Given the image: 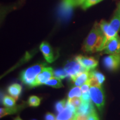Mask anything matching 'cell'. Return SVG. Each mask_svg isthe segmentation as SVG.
Masks as SVG:
<instances>
[{
	"mask_svg": "<svg viewBox=\"0 0 120 120\" xmlns=\"http://www.w3.org/2000/svg\"><path fill=\"white\" fill-rule=\"evenodd\" d=\"M104 35L100 25L95 22L83 43L82 49L86 52L101 51Z\"/></svg>",
	"mask_w": 120,
	"mask_h": 120,
	"instance_id": "cell-1",
	"label": "cell"
},
{
	"mask_svg": "<svg viewBox=\"0 0 120 120\" xmlns=\"http://www.w3.org/2000/svg\"><path fill=\"white\" fill-rule=\"evenodd\" d=\"M46 64H36L29 67L21 73L20 79L24 84L31 86L38 75L45 67Z\"/></svg>",
	"mask_w": 120,
	"mask_h": 120,
	"instance_id": "cell-2",
	"label": "cell"
},
{
	"mask_svg": "<svg viewBox=\"0 0 120 120\" xmlns=\"http://www.w3.org/2000/svg\"><path fill=\"white\" fill-rule=\"evenodd\" d=\"M89 92L92 101L96 105L99 110L101 111L105 103V93L102 85L90 87Z\"/></svg>",
	"mask_w": 120,
	"mask_h": 120,
	"instance_id": "cell-3",
	"label": "cell"
},
{
	"mask_svg": "<svg viewBox=\"0 0 120 120\" xmlns=\"http://www.w3.org/2000/svg\"><path fill=\"white\" fill-rule=\"evenodd\" d=\"M99 25H100V27H101L103 35H104V41H103L102 47L101 49V51H103L108 42L115 37H116L118 34V32H117L110 26L109 22H107L104 19H102L99 23Z\"/></svg>",
	"mask_w": 120,
	"mask_h": 120,
	"instance_id": "cell-4",
	"label": "cell"
},
{
	"mask_svg": "<svg viewBox=\"0 0 120 120\" xmlns=\"http://www.w3.org/2000/svg\"><path fill=\"white\" fill-rule=\"evenodd\" d=\"M53 76L54 72L51 67H45L36 78L35 80L31 87H35L40 86L41 85H45V83L49 79L53 77Z\"/></svg>",
	"mask_w": 120,
	"mask_h": 120,
	"instance_id": "cell-5",
	"label": "cell"
},
{
	"mask_svg": "<svg viewBox=\"0 0 120 120\" xmlns=\"http://www.w3.org/2000/svg\"><path fill=\"white\" fill-rule=\"evenodd\" d=\"M64 70L67 73L68 76L72 80L79 73L87 71L77 61H72L67 63L64 67Z\"/></svg>",
	"mask_w": 120,
	"mask_h": 120,
	"instance_id": "cell-6",
	"label": "cell"
},
{
	"mask_svg": "<svg viewBox=\"0 0 120 120\" xmlns=\"http://www.w3.org/2000/svg\"><path fill=\"white\" fill-rule=\"evenodd\" d=\"M103 64L106 68L111 71H115L120 67V54H112L105 57Z\"/></svg>",
	"mask_w": 120,
	"mask_h": 120,
	"instance_id": "cell-7",
	"label": "cell"
},
{
	"mask_svg": "<svg viewBox=\"0 0 120 120\" xmlns=\"http://www.w3.org/2000/svg\"><path fill=\"white\" fill-rule=\"evenodd\" d=\"M75 60L77 61L83 68L88 71L94 70L97 66L98 64V61L92 57L79 55L75 57Z\"/></svg>",
	"mask_w": 120,
	"mask_h": 120,
	"instance_id": "cell-8",
	"label": "cell"
},
{
	"mask_svg": "<svg viewBox=\"0 0 120 120\" xmlns=\"http://www.w3.org/2000/svg\"><path fill=\"white\" fill-rule=\"evenodd\" d=\"M104 53L108 55L120 54V37L117 35L109 41L103 49Z\"/></svg>",
	"mask_w": 120,
	"mask_h": 120,
	"instance_id": "cell-9",
	"label": "cell"
},
{
	"mask_svg": "<svg viewBox=\"0 0 120 120\" xmlns=\"http://www.w3.org/2000/svg\"><path fill=\"white\" fill-rule=\"evenodd\" d=\"M76 116V109L67 102L66 107L62 111L58 113L56 120H72Z\"/></svg>",
	"mask_w": 120,
	"mask_h": 120,
	"instance_id": "cell-10",
	"label": "cell"
},
{
	"mask_svg": "<svg viewBox=\"0 0 120 120\" xmlns=\"http://www.w3.org/2000/svg\"><path fill=\"white\" fill-rule=\"evenodd\" d=\"M76 6L77 5L75 0H63L60 7V15L64 17H68Z\"/></svg>",
	"mask_w": 120,
	"mask_h": 120,
	"instance_id": "cell-11",
	"label": "cell"
},
{
	"mask_svg": "<svg viewBox=\"0 0 120 120\" xmlns=\"http://www.w3.org/2000/svg\"><path fill=\"white\" fill-rule=\"evenodd\" d=\"M40 49L43 57L48 63H52L55 60L53 53L50 45L47 42H43L40 45Z\"/></svg>",
	"mask_w": 120,
	"mask_h": 120,
	"instance_id": "cell-12",
	"label": "cell"
},
{
	"mask_svg": "<svg viewBox=\"0 0 120 120\" xmlns=\"http://www.w3.org/2000/svg\"><path fill=\"white\" fill-rule=\"evenodd\" d=\"M95 110L92 102H82L79 107L76 109V115H89Z\"/></svg>",
	"mask_w": 120,
	"mask_h": 120,
	"instance_id": "cell-13",
	"label": "cell"
},
{
	"mask_svg": "<svg viewBox=\"0 0 120 120\" xmlns=\"http://www.w3.org/2000/svg\"><path fill=\"white\" fill-rule=\"evenodd\" d=\"M109 23L117 32H119L120 30V7L118 5Z\"/></svg>",
	"mask_w": 120,
	"mask_h": 120,
	"instance_id": "cell-14",
	"label": "cell"
},
{
	"mask_svg": "<svg viewBox=\"0 0 120 120\" xmlns=\"http://www.w3.org/2000/svg\"><path fill=\"white\" fill-rule=\"evenodd\" d=\"M90 71L87 70V71L82 72L77 75L76 77L72 79V81L74 82L75 85L76 86L81 87L85 83H86L87 81L88 77H89Z\"/></svg>",
	"mask_w": 120,
	"mask_h": 120,
	"instance_id": "cell-15",
	"label": "cell"
},
{
	"mask_svg": "<svg viewBox=\"0 0 120 120\" xmlns=\"http://www.w3.org/2000/svg\"><path fill=\"white\" fill-rule=\"evenodd\" d=\"M8 94L15 100H17L22 91V87L18 83H14L10 85L7 89Z\"/></svg>",
	"mask_w": 120,
	"mask_h": 120,
	"instance_id": "cell-16",
	"label": "cell"
},
{
	"mask_svg": "<svg viewBox=\"0 0 120 120\" xmlns=\"http://www.w3.org/2000/svg\"><path fill=\"white\" fill-rule=\"evenodd\" d=\"M45 85H47V86H51L52 87L56 88H61L64 87L61 79H58V78L56 77H52L51 79H49L48 81L46 82V83H45Z\"/></svg>",
	"mask_w": 120,
	"mask_h": 120,
	"instance_id": "cell-17",
	"label": "cell"
},
{
	"mask_svg": "<svg viewBox=\"0 0 120 120\" xmlns=\"http://www.w3.org/2000/svg\"><path fill=\"white\" fill-rule=\"evenodd\" d=\"M19 108V107H16V106L12 108H1L0 109V117L2 118L3 117L6 116V115L15 113L17 111Z\"/></svg>",
	"mask_w": 120,
	"mask_h": 120,
	"instance_id": "cell-18",
	"label": "cell"
},
{
	"mask_svg": "<svg viewBox=\"0 0 120 120\" xmlns=\"http://www.w3.org/2000/svg\"><path fill=\"white\" fill-rule=\"evenodd\" d=\"M3 104L6 107H14L16 106L15 99L10 96H5L3 98Z\"/></svg>",
	"mask_w": 120,
	"mask_h": 120,
	"instance_id": "cell-19",
	"label": "cell"
},
{
	"mask_svg": "<svg viewBox=\"0 0 120 120\" xmlns=\"http://www.w3.org/2000/svg\"><path fill=\"white\" fill-rule=\"evenodd\" d=\"M103 0H85L81 4V7L83 10H85L94 6L98 3L102 2Z\"/></svg>",
	"mask_w": 120,
	"mask_h": 120,
	"instance_id": "cell-20",
	"label": "cell"
},
{
	"mask_svg": "<svg viewBox=\"0 0 120 120\" xmlns=\"http://www.w3.org/2000/svg\"><path fill=\"white\" fill-rule=\"evenodd\" d=\"M82 91L81 89V87L76 86L73 87L70 90V91L68 93V98H73L75 97H81L82 96Z\"/></svg>",
	"mask_w": 120,
	"mask_h": 120,
	"instance_id": "cell-21",
	"label": "cell"
},
{
	"mask_svg": "<svg viewBox=\"0 0 120 120\" xmlns=\"http://www.w3.org/2000/svg\"><path fill=\"white\" fill-rule=\"evenodd\" d=\"M67 102H68L69 104L73 106L76 109L79 107V106L81 105L82 103V100L81 97H73V98H68Z\"/></svg>",
	"mask_w": 120,
	"mask_h": 120,
	"instance_id": "cell-22",
	"label": "cell"
},
{
	"mask_svg": "<svg viewBox=\"0 0 120 120\" xmlns=\"http://www.w3.org/2000/svg\"><path fill=\"white\" fill-rule=\"evenodd\" d=\"M87 82L89 84L90 87L98 86L102 85L100 83V82H99L98 79H97V77L91 72V71H90L89 77H88V79Z\"/></svg>",
	"mask_w": 120,
	"mask_h": 120,
	"instance_id": "cell-23",
	"label": "cell"
},
{
	"mask_svg": "<svg viewBox=\"0 0 120 120\" xmlns=\"http://www.w3.org/2000/svg\"><path fill=\"white\" fill-rule=\"evenodd\" d=\"M41 103V99L36 96H31L28 99V103L31 107H37L39 106Z\"/></svg>",
	"mask_w": 120,
	"mask_h": 120,
	"instance_id": "cell-24",
	"label": "cell"
},
{
	"mask_svg": "<svg viewBox=\"0 0 120 120\" xmlns=\"http://www.w3.org/2000/svg\"><path fill=\"white\" fill-rule=\"evenodd\" d=\"M67 102L66 100H61V101H58V102H57L56 105V110L58 113H60L61 111H62L64 109V108L66 107V106Z\"/></svg>",
	"mask_w": 120,
	"mask_h": 120,
	"instance_id": "cell-25",
	"label": "cell"
},
{
	"mask_svg": "<svg viewBox=\"0 0 120 120\" xmlns=\"http://www.w3.org/2000/svg\"><path fill=\"white\" fill-rule=\"evenodd\" d=\"M54 76L60 79H64L68 76L67 73L64 70H57L54 72Z\"/></svg>",
	"mask_w": 120,
	"mask_h": 120,
	"instance_id": "cell-26",
	"label": "cell"
},
{
	"mask_svg": "<svg viewBox=\"0 0 120 120\" xmlns=\"http://www.w3.org/2000/svg\"><path fill=\"white\" fill-rule=\"evenodd\" d=\"M91 72L97 77V79H98L99 82H100V83H101V85L103 83V82L105 81V77L104 75H103L102 73L100 72H98V71H95V70H94V71H91Z\"/></svg>",
	"mask_w": 120,
	"mask_h": 120,
	"instance_id": "cell-27",
	"label": "cell"
},
{
	"mask_svg": "<svg viewBox=\"0 0 120 120\" xmlns=\"http://www.w3.org/2000/svg\"><path fill=\"white\" fill-rule=\"evenodd\" d=\"M81 98L82 100V102H90L91 101V97L90 95V92L84 93V94H82Z\"/></svg>",
	"mask_w": 120,
	"mask_h": 120,
	"instance_id": "cell-28",
	"label": "cell"
},
{
	"mask_svg": "<svg viewBox=\"0 0 120 120\" xmlns=\"http://www.w3.org/2000/svg\"><path fill=\"white\" fill-rule=\"evenodd\" d=\"M88 120H100L96 112V110H94L92 113L88 115Z\"/></svg>",
	"mask_w": 120,
	"mask_h": 120,
	"instance_id": "cell-29",
	"label": "cell"
},
{
	"mask_svg": "<svg viewBox=\"0 0 120 120\" xmlns=\"http://www.w3.org/2000/svg\"><path fill=\"white\" fill-rule=\"evenodd\" d=\"M90 86L87 82L85 83L82 86H81V89L82 94H84V93H87L89 92Z\"/></svg>",
	"mask_w": 120,
	"mask_h": 120,
	"instance_id": "cell-30",
	"label": "cell"
},
{
	"mask_svg": "<svg viewBox=\"0 0 120 120\" xmlns=\"http://www.w3.org/2000/svg\"><path fill=\"white\" fill-rule=\"evenodd\" d=\"M45 120H56V117L54 114L47 112L45 115Z\"/></svg>",
	"mask_w": 120,
	"mask_h": 120,
	"instance_id": "cell-31",
	"label": "cell"
},
{
	"mask_svg": "<svg viewBox=\"0 0 120 120\" xmlns=\"http://www.w3.org/2000/svg\"><path fill=\"white\" fill-rule=\"evenodd\" d=\"M88 115H76L75 120H88Z\"/></svg>",
	"mask_w": 120,
	"mask_h": 120,
	"instance_id": "cell-32",
	"label": "cell"
},
{
	"mask_svg": "<svg viewBox=\"0 0 120 120\" xmlns=\"http://www.w3.org/2000/svg\"><path fill=\"white\" fill-rule=\"evenodd\" d=\"M76 2V5H81L82 4V3L84 2L85 0H75Z\"/></svg>",
	"mask_w": 120,
	"mask_h": 120,
	"instance_id": "cell-33",
	"label": "cell"
},
{
	"mask_svg": "<svg viewBox=\"0 0 120 120\" xmlns=\"http://www.w3.org/2000/svg\"><path fill=\"white\" fill-rule=\"evenodd\" d=\"M14 120H22L20 117H19V116H18V117H17L15 118V119H14Z\"/></svg>",
	"mask_w": 120,
	"mask_h": 120,
	"instance_id": "cell-34",
	"label": "cell"
},
{
	"mask_svg": "<svg viewBox=\"0 0 120 120\" xmlns=\"http://www.w3.org/2000/svg\"><path fill=\"white\" fill-rule=\"evenodd\" d=\"M117 5L118 6H119V7H120V2H119V3H118V4H117Z\"/></svg>",
	"mask_w": 120,
	"mask_h": 120,
	"instance_id": "cell-35",
	"label": "cell"
},
{
	"mask_svg": "<svg viewBox=\"0 0 120 120\" xmlns=\"http://www.w3.org/2000/svg\"></svg>",
	"mask_w": 120,
	"mask_h": 120,
	"instance_id": "cell-36",
	"label": "cell"
},
{
	"mask_svg": "<svg viewBox=\"0 0 120 120\" xmlns=\"http://www.w3.org/2000/svg\"><path fill=\"white\" fill-rule=\"evenodd\" d=\"M75 120V119H73V120Z\"/></svg>",
	"mask_w": 120,
	"mask_h": 120,
	"instance_id": "cell-37",
	"label": "cell"
}]
</instances>
